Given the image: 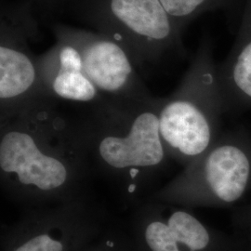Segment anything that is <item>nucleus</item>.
<instances>
[{"label": "nucleus", "mask_w": 251, "mask_h": 251, "mask_svg": "<svg viewBox=\"0 0 251 251\" xmlns=\"http://www.w3.org/2000/svg\"><path fill=\"white\" fill-rule=\"evenodd\" d=\"M38 98L0 125V179L8 198L28 208L90 198L92 168L80 121Z\"/></svg>", "instance_id": "1"}, {"label": "nucleus", "mask_w": 251, "mask_h": 251, "mask_svg": "<svg viewBox=\"0 0 251 251\" xmlns=\"http://www.w3.org/2000/svg\"><path fill=\"white\" fill-rule=\"evenodd\" d=\"M81 129L92 171L127 204L145 198L171 160L160 132L159 97L146 101L104 99L91 106Z\"/></svg>", "instance_id": "2"}, {"label": "nucleus", "mask_w": 251, "mask_h": 251, "mask_svg": "<svg viewBox=\"0 0 251 251\" xmlns=\"http://www.w3.org/2000/svg\"><path fill=\"white\" fill-rule=\"evenodd\" d=\"M211 36H203L177 89L159 97L160 132L171 160L186 167L222 134L225 103Z\"/></svg>", "instance_id": "3"}, {"label": "nucleus", "mask_w": 251, "mask_h": 251, "mask_svg": "<svg viewBox=\"0 0 251 251\" xmlns=\"http://www.w3.org/2000/svg\"><path fill=\"white\" fill-rule=\"evenodd\" d=\"M251 190V135L244 127L223 131L206 152L146 199L194 207L225 208Z\"/></svg>", "instance_id": "4"}, {"label": "nucleus", "mask_w": 251, "mask_h": 251, "mask_svg": "<svg viewBox=\"0 0 251 251\" xmlns=\"http://www.w3.org/2000/svg\"><path fill=\"white\" fill-rule=\"evenodd\" d=\"M80 7L87 22L125 47L136 67L186 55L183 31L160 0H80Z\"/></svg>", "instance_id": "5"}, {"label": "nucleus", "mask_w": 251, "mask_h": 251, "mask_svg": "<svg viewBox=\"0 0 251 251\" xmlns=\"http://www.w3.org/2000/svg\"><path fill=\"white\" fill-rule=\"evenodd\" d=\"M36 22L28 5L5 7L0 30V124L42 98L39 74L29 40L36 36Z\"/></svg>", "instance_id": "6"}, {"label": "nucleus", "mask_w": 251, "mask_h": 251, "mask_svg": "<svg viewBox=\"0 0 251 251\" xmlns=\"http://www.w3.org/2000/svg\"><path fill=\"white\" fill-rule=\"evenodd\" d=\"M55 37L75 46L80 52L85 72L103 98L116 101H146L154 96L136 71L124 46L103 33L56 25Z\"/></svg>", "instance_id": "7"}, {"label": "nucleus", "mask_w": 251, "mask_h": 251, "mask_svg": "<svg viewBox=\"0 0 251 251\" xmlns=\"http://www.w3.org/2000/svg\"><path fill=\"white\" fill-rule=\"evenodd\" d=\"M56 39L51 49L36 57L43 97L90 107L102 101L105 98L88 77L79 50L67 41Z\"/></svg>", "instance_id": "8"}, {"label": "nucleus", "mask_w": 251, "mask_h": 251, "mask_svg": "<svg viewBox=\"0 0 251 251\" xmlns=\"http://www.w3.org/2000/svg\"><path fill=\"white\" fill-rule=\"evenodd\" d=\"M27 209L30 213L25 222L31 235L12 251H65V235L94 224L102 210L90 198Z\"/></svg>", "instance_id": "9"}, {"label": "nucleus", "mask_w": 251, "mask_h": 251, "mask_svg": "<svg viewBox=\"0 0 251 251\" xmlns=\"http://www.w3.org/2000/svg\"><path fill=\"white\" fill-rule=\"evenodd\" d=\"M217 76L226 115L251 110V0H245L235 41L217 63Z\"/></svg>", "instance_id": "10"}, {"label": "nucleus", "mask_w": 251, "mask_h": 251, "mask_svg": "<svg viewBox=\"0 0 251 251\" xmlns=\"http://www.w3.org/2000/svg\"><path fill=\"white\" fill-rule=\"evenodd\" d=\"M163 7L181 31L199 16L223 11L230 21L239 22L245 0H160Z\"/></svg>", "instance_id": "11"}, {"label": "nucleus", "mask_w": 251, "mask_h": 251, "mask_svg": "<svg viewBox=\"0 0 251 251\" xmlns=\"http://www.w3.org/2000/svg\"><path fill=\"white\" fill-rule=\"evenodd\" d=\"M238 210L239 218L251 226V198L246 205L241 206Z\"/></svg>", "instance_id": "12"}, {"label": "nucleus", "mask_w": 251, "mask_h": 251, "mask_svg": "<svg viewBox=\"0 0 251 251\" xmlns=\"http://www.w3.org/2000/svg\"><path fill=\"white\" fill-rule=\"evenodd\" d=\"M39 1H44V2L49 3V2H56V1H58V0H39Z\"/></svg>", "instance_id": "13"}]
</instances>
